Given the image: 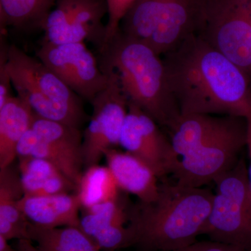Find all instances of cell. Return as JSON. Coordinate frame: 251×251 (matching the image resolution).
<instances>
[{
    "mask_svg": "<svg viewBox=\"0 0 251 251\" xmlns=\"http://www.w3.org/2000/svg\"><path fill=\"white\" fill-rule=\"evenodd\" d=\"M29 237L39 251H100L77 226L44 227L29 223Z\"/></svg>",
    "mask_w": 251,
    "mask_h": 251,
    "instance_id": "cell-21",
    "label": "cell"
},
{
    "mask_svg": "<svg viewBox=\"0 0 251 251\" xmlns=\"http://www.w3.org/2000/svg\"><path fill=\"white\" fill-rule=\"evenodd\" d=\"M99 52L100 69L117 73L128 103L158 125L171 129L181 114L168 84L162 56L120 30Z\"/></svg>",
    "mask_w": 251,
    "mask_h": 251,
    "instance_id": "cell-3",
    "label": "cell"
},
{
    "mask_svg": "<svg viewBox=\"0 0 251 251\" xmlns=\"http://www.w3.org/2000/svg\"><path fill=\"white\" fill-rule=\"evenodd\" d=\"M104 157L121 191L136 196L141 202L156 199L159 191V177L145 162L116 149L107 151Z\"/></svg>",
    "mask_w": 251,
    "mask_h": 251,
    "instance_id": "cell-14",
    "label": "cell"
},
{
    "mask_svg": "<svg viewBox=\"0 0 251 251\" xmlns=\"http://www.w3.org/2000/svg\"><path fill=\"white\" fill-rule=\"evenodd\" d=\"M106 87L92 100V115L83 133V156L86 168L99 164L105 152L120 145V135L128 111V100L118 75L111 69Z\"/></svg>",
    "mask_w": 251,
    "mask_h": 251,
    "instance_id": "cell-9",
    "label": "cell"
},
{
    "mask_svg": "<svg viewBox=\"0 0 251 251\" xmlns=\"http://www.w3.org/2000/svg\"><path fill=\"white\" fill-rule=\"evenodd\" d=\"M17 251H39L34 243L29 239H21L18 241Z\"/></svg>",
    "mask_w": 251,
    "mask_h": 251,
    "instance_id": "cell-28",
    "label": "cell"
},
{
    "mask_svg": "<svg viewBox=\"0 0 251 251\" xmlns=\"http://www.w3.org/2000/svg\"><path fill=\"white\" fill-rule=\"evenodd\" d=\"M36 57L73 92L90 103L108 85V74L100 69L84 42L54 44L43 40Z\"/></svg>",
    "mask_w": 251,
    "mask_h": 251,
    "instance_id": "cell-10",
    "label": "cell"
},
{
    "mask_svg": "<svg viewBox=\"0 0 251 251\" xmlns=\"http://www.w3.org/2000/svg\"><path fill=\"white\" fill-rule=\"evenodd\" d=\"M9 241L0 236V251H17L10 245Z\"/></svg>",
    "mask_w": 251,
    "mask_h": 251,
    "instance_id": "cell-29",
    "label": "cell"
},
{
    "mask_svg": "<svg viewBox=\"0 0 251 251\" xmlns=\"http://www.w3.org/2000/svg\"><path fill=\"white\" fill-rule=\"evenodd\" d=\"M130 209L120 197L85 209L80 216V228L100 251L133 247V234L128 226Z\"/></svg>",
    "mask_w": 251,
    "mask_h": 251,
    "instance_id": "cell-13",
    "label": "cell"
},
{
    "mask_svg": "<svg viewBox=\"0 0 251 251\" xmlns=\"http://www.w3.org/2000/svg\"><path fill=\"white\" fill-rule=\"evenodd\" d=\"M205 0H136L126 14L120 30L145 43L159 55L192 34L202 21Z\"/></svg>",
    "mask_w": 251,
    "mask_h": 251,
    "instance_id": "cell-5",
    "label": "cell"
},
{
    "mask_svg": "<svg viewBox=\"0 0 251 251\" xmlns=\"http://www.w3.org/2000/svg\"><path fill=\"white\" fill-rule=\"evenodd\" d=\"M247 148L249 152L250 165L248 168V175H249V183L251 188V119L247 120Z\"/></svg>",
    "mask_w": 251,
    "mask_h": 251,
    "instance_id": "cell-27",
    "label": "cell"
},
{
    "mask_svg": "<svg viewBox=\"0 0 251 251\" xmlns=\"http://www.w3.org/2000/svg\"><path fill=\"white\" fill-rule=\"evenodd\" d=\"M196 34L251 80V0H205Z\"/></svg>",
    "mask_w": 251,
    "mask_h": 251,
    "instance_id": "cell-7",
    "label": "cell"
},
{
    "mask_svg": "<svg viewBox=\"0 0 251 251\" xmlns=\"http://www.w3.org/2000/svg\"><path fill=\"white\" fill-rule=\"evenodd\" d=\"M31 128L77 173L82 175L85 163L82 148L83 133L80 129L46 120L36 114Z\"/></svg>",
    "mask_w": 251,
    "mask_h": 251,
    "instance_id": "cell-20",
    "label": "cell"
},
{
    "mask_svg": "<svg viewBox=\"0 0 251 251\" xmlns=\"http://www.w3.org/2000/svg\"><path fill=\"white\" fill-rule=\"evenodd\" d=\"M175 251H244L238 248L222 244V243L206 241L196 242L188 247Z\"/></svg>",
    "mask_w": 251,
    "mask_h": 251,
    "instance_id": "cell-26",
    "label": "cell"
},
{
    "mask_svg": "<svg viewBox=\"0 0 251 251\" xmlns=\"http://www.w3.org/2000/svg\"><path fill=\"white\" fill-rule=\"evenodd\" d=\"M108 15L106 0H57L46 20L44 41L54 44H72L87 40L104 45Z\"/></svg>",
    "mask_w": 251,
    "mask_h": 251,
    "instance_id": "cell-11",
    "label": "cell"
},
{
    "mask_svg": "<svg viewBox=\"0 0 251 251\" xmlns=\"http://www.w3.org/2000/svg\"><path fill=\"white\" fill-rule=\"evenodd\" d=\"M20 207L29 222L44 227H80L82 209L76 193L46 196H23Z\"/></svg>",
    "mask_w": 251,
    "mask_h": 251,
    "instance_id": "cell-15",
    "label": "cell"
},
{
    "mask_svg": "<svg viewBox=\"0 0 251 251\" xmlns=\"http://www.w3.org/2000/svg\"><path fill=\"white\" fill-rule=\"evenodd\" d=\"M57 0H0L1 29H44Z\"/></svg>",
    "mask_w": 251,
    "mask_h": 251,
    "instance_id": "cell-22",
    "label": "cell"
},
{
    "mask_svg": "<svg viewBox=\"0 0 251 251\" xmlns=\"http://www.w3.org/2000/svg\"><path fill=\"white\" fill-rule=\"evenodd\" d=\"M162 58L181 115L251 119L250 77L201 36H188Z\"/></svg>",
    "mask_w": 251,
    "mask_h": 251,
    "instance_id": "cell-1",
    "label": "cell"
},
{
    "mask_svg": "<svg viewBox=\"0 0 251 251\" xmlns=\"http://www.w3.org/2000/svg\"><path fill=\"white\" fill-rule=\"evenodd\" d=\"M120 189L108 166L97 164L86 168L76 191L82 209L115 201L120 197Z\"/></svg>",
    "mask_w": 251,
    "mask_h": 251,
    "instance_id": "cell-23",
    "label": "cell"
},
{
    "mask_svg": "<svg viewBox=\"0 0 251 251\" xmlns=\"http://www.w3.org/2000/svg\"><path fill=\"white\" fill-rule=\"evenodd\" d=\"M232 117L204 114L181 115L168 130L175 152L181 158L196 150L226 128Z\"/></svg>",
    "mask_w": 251,
    "mask_h": 251,
    "instance_id": "cell-19",
    "label": "cell"
},
{
    "mask_svg": "<svg viewBox=\"0 0 251 251\" xmlns=\"http://www.w3.org/2000/svg\"><path fill=\"white\" fill-rule=\"evenodd\" d=\"M216 191L202 235L251 251V188L245 160L214 181Z\"/></svg>",
    "mask_w": 251,
    "mask_h": 251,
    "instance_id": "cell-6",
    "label": "cell"
},
{
    "mask_svg": "<svg viewBox=\"0 0 251 251\" xmlns=\"http://www.w3.org/2000/svg\"><path fill=\"white\" fill-rule=\"evenodd\" d=\"M34 116L31 107L17 96L0 107V169L14 164L18 144L31 128Z\"/></svg>",
    "mask_w": 251,
    "mask_h": 251,
    "instance_id": "cell-18",
    "label": "cell"
},
{
    "mask_svg": "<svg viewBox=\"0 0 251 251\" xmlns=\"http://www.w3.org/2000/svg\"><path fill=\"white\" fill-rule=\"evenodd\" d=\"M214 193L175 183L160 184L156 199L130 209L133 247L145 251H175L196 242L210 213Z\"/></svg>",
    "mask_w": 251,
    "mask_h": 251,
    "instance_id": "cell-2",
    "label": "cell"
},
{
    "mask_svg": "<svg viewBox=\"0 0 251 251\" xmlns=\"http://www.w3.org/2000/svg\"><path fill=\"white\" fill-rule=\"evenodd\" d=\"M8 48L9 46H6L5 44H2L1 43L0 55V107L3 106L8 99L12 97L11 94L12 83L5 66Z\"/></svg>",
    "mask_w": 251,
    "mask_h": 251,
    "instance_id": "cell-25",
    "label": "cell"
},
{
    "mask_svg": "<svg viewBox=\"0 0 251 251\" xmlns=\"http://www.w3.org/2000/svg\"><path fill=\"white\" fill-rule=\"evenodd\" d=\"M23 196L18 167L0 169V236L6 240L29 239V222L20 207Z\"/></svg>",
    "mask_w": 251,
    "mask_h": 251,
    "instance_id": "cell-16",
    "label": "cell"
},
{
    "mask_svg": "<svg viewBox=\"0 0 251 251\" xmlns=\"http://www.w3.org/2000/svg\"><path fill=\"white\" fill-rule=\"evenodd\" d=\"M120 146L148 164L158 177L174 174L180 157L159 125L139 108L128 103Z\"/></svg>",
    "mask_w": 251,
    "mask_h": 251,
    "instance_id": "cell-12",
    "label": "cell"
},
{
    "mask_svg": "<svg viewBox=\"0 0 251 251\" xmlns=\"http://www.w3.org/2000/svg\"><path fill=\"white\" fill-rule=\"evenodd\" d=\"M247 120L233 116L227 126L197 149L180 158L176 182L203 187L232 169L247 147Z\"/></svg>",
    "mask_w": 251,
    "mask_h": 251,
    "instance_id": "cell-8",
    "label": "cell"
},
{
    "mask_svg": "<svg viewBox=\"0 0 251 251\" xmlns=\"http://www.w3.org/2000/svg\"><path fill=\"white\" fill-rule=\"evenodd\" d=\"M17 158L24 196H52L76 191V186L53 163L32 156Z\"/></svg>",
    "mask_w": 251,
    "mask_h": 251,
    "instance_id": "cell-17",
    "label": "cell"
},
{
    "mask_svg": "<svg viewBox=\"0 0 251 251\" xmlns=\"http://www.w3.org/2000/svg\"><path fill=\"white\" fill-rule=\"evenodd\" d=\"M5 66L17 97L36 115L80 129L87 119L82 99L37 57L9 46Z\"/></svg>",
    "mask_w": 251,
    "mask_h": 251,
    "instance_id": "cell-4",
    "label": "cell"
},
{
    "mask_svg": "<svg viewBox=\"0 0 251 251\" xmlns=\"http://www.w3.org/2000/svg\"><path fill=\"white\" fill-rule=\"evenodd\" d=\"M135 1L136 0H106L108 6V21L105 24L106 33L104 45L100 49H103L104 46L116 36L120 31L122 19Z\"/></svg>",
    "mask_w": 251,
    "mask_h": 251,
    "instance_id": "cell-24",
    "label": "cell"
}]
</instances>
